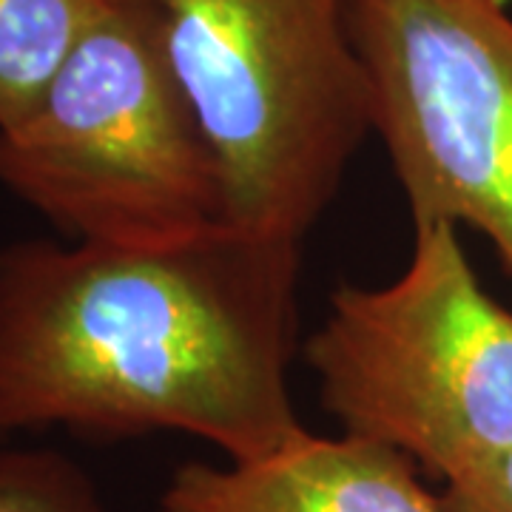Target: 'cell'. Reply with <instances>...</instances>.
Instances as JSON below:
<instances>
[{
	"label": "cell",
	"mask_w": 512,
	"mask_h": 512,
	"mask_svg": "<svg viewBox=\"0 0 512 512\" xmlns=\"http://www.w3.org/2000/svg\"><path fill=\"white\" fill-rule=\"evenodd\" d=\"M302 242L222 225L174 248L0 245V439L188 433L225 461L308 427L288 367Z\"/></svg>",
	"instance_id": "obj_1"
},
{
	"label": "cell",
	"mask_w": 512,
	"mask_h": 512,
	"mask_svg": "<svg viewBox=\"0 0 512 512\" xmlns=\"http://www.w3.org/2000/svg\"><path fill=\"white\" fill-rule=\"evenodd\" d=\"M0 185L74 242L174 248L231 225L220 154L143 6L106 0L52 86L0 128Z\"/></svg>",
	"instance_id": "obj_2"
},
{
	"label": "cell",
	"mask_w": 512,
	"mask_h": 512,
	"mask_svg": "<svg viewBox=\"0 0 512 512\" xmlns=\"http://www.w3.org/2000/svg\"><path fill=\"white\" fill-rule=\"evenodd\" d=\"M163 49L220 154L231 222L305 239L373 131L348 0H123Z\"/></svg>",
	"instance_id": "obj_3"
},
{
	"label": "cell",
	"mask_w": 512,
	"mask_h": 512,
	"mask_svg": "<svg viewBox=\"0 0 512 512\" xmlns=\"http://www.w3.org/2000/svg\"><path fill=\"white\" fill-rule=\"evenodd\" d=\"M305 362L342 433L439 484L512 450V311L484 291L450 222H413L393 282L333 293Z\"/></svg>",
	"instance_id": "obj_4"
},
{
	"label": "cell",
	"mask_w": 512,
	"mask_h": 512,
	"mask_svg": "<svg viewBox=\"0 0 512 512\" xmlns=\"http://www.w3.org/2000/svg\"><path fill=\"white\" fill-rule=\"evenodd\" d=\"M348 26L413 222L473 228L512 274V18L498 0H348Z\"/></svg>",
	"instance_id": "obj_5"
},
{
	"label": "cell",
	"mask_w": 512,
	"mask_h": 512,
	"mask_svg": "<svg viewBox=\"0 0 512 512\" xmlns=\"http://www.w3.org/2000/svg\"><path fill=\"white\" fill-rule=\"evenodd\" d=\"M160 512H444L419 467L359 436L299 433L251 461H188L160 495Z\"/></svg>",
	"instance_id": "obj_6"
},
{
	"label": "cell",
	"mask_w": 512,
	"mask_h": 512,
	"mask_svg": "<svg viewBox=\"0 0 512 512\" xmlns=\"http://www.w3.org/2000/svg\"><path fill=\"white\" fill-rule=\"evenodd\" d=\"M106 0H0V128L35 109Z\"/></svg>",
	"instance_id": "obj_7"
},
{
	"label": "cell",
	"mask_w": 512,
	"mask_h": 512,
	"mask_svg": "<svg viewBox=\"0 0 512 512\" xmlns=\"http://www.w3.org/2000/svg\"><path fill=\"white\" fill-rule=\"evenodd\" d=\"M0 512H109L92 476L57 450L0 447Z\"/></svg>",
	"instance_id": "obj_8"
},
{
	"label": "cell",
	"mask_w": 512,
	"mask_h": 512,
	"mask_svg": "<svg viewBox=\"0 0 512 512\" xmlns=\"http://www.w3.org/2000/svg\"><path fill=\"white\" fill-rule=\"evenodd\" d=\"M439 498L444 512H512V450L447 478Z\"/></svg>",
	"instance_id": "obj_9"
}]
</instances>
